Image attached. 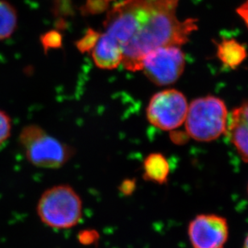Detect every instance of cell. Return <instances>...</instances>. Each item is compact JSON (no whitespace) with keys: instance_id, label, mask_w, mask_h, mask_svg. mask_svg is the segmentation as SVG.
I'll list each match as a JSON object with an SVG mask.
<instances>
[{"instance_id":"cell-1","label":"cell","mask_w":248,"mask_h":248,"mask_svg":"<svg viewBox=\"0 0 248 248\" xmlns=\"http://www.w3.org/2000/svg\"><path fill=\"white\" fill-rule=\"evenodd\" d=\"M180 0H123L108 12L104 32L119 42L122 64L140 71L144 56L163 46H182L198 29V19L180 20Z\"/></svg>"},{"instance_id":"cell-2","label":"cell","mask_w":248,"mask_h":248,"mask_svg":"<svg viewBox=\"0 0 248 248\" xmlns=\"http://www.w3.org/2000/svg\"><path fill=\"white\" fill-rule=\"evenodd\" d=\"M36 214L41 222L52 229H71L82 218V199L69 185L52 186L39 198Z\"/></svg>"},{"instance_id":"cell-3","label":"cell","mask_w":248,"mask_h":248,"mask_svg":"<svg viewBox=\"0 0 248 248\" xmlns=\"http://www.w3.org/2000/svg\"><path fill=\"white\" fill-rule=\"evenodd\" d=\"M19 141L31 165L41 169L63 167L75 154L74 148L51 136L36 124H29L20 131Z\"/></svg>"},{"instance_id":"cell-4","label":"cell","mask_w":248,"mask_h":248,"mask_svg":"<svg viewBox=\"0 0 248 248\" xmlns=\"http://www.w3.org/2000/svg\"><path fill=\"white\" fill-rule=\"evenodd\" d=\"M227 108L215 96L196 98L188 106L186 118V133L199 142H210L227 132Z\"/></svg>"},{"instance_id":"cell-5","label":"cell","mask_w":248,"mask_h":248,"mask_svg":"<svg viewBox=\"0 0 248 248\" xmlns=\"http://www.w3.org/2000/svg\"><path fill=\"white\" fill-rule=\"evenodd\" d=\"M186 58L179 46L159 47L147 53L140 71L156 86H170L175 83L184 73Z\"/></svg>"},{"instance_id":"cell-6","label":"cell","mask_w":248,"mask_h":248,"mask_svg":"<svg viewBox=\"0 0 248 248\" xmlns=\"http://www.w3.org/2000/svg\"><path fill=\"white\" fill-rule=\"evenodd\" d=\"M188 105L186 96L175 89L155 93L146 109L148 122L163 131L178 128L186 121Z\"/></svg>"},{"instance_id":"cell-7","label":"cell","mask_w":248,"mask_h":248,"mask_svg":"<svg viewBox=\"0 0 248 248\" xmlns=\"http://www.w3.org/2000/svg\"><path fill=\"white\" fill-rule=\"evenodd\" d=\"M192 248H223L229 238L227 218L215 214H201L188 225Z\"/></svg>"},{"instance_id":"cell-8","label":"cell","mask_w":248,"mask_h":248,"mask_svg":"<svg viewBox=\"0 0 248 248\" xmlns=\"http://www.w3.org/2000/svg\"><path fill=\"white\" fill-rule=\"evenodd\" d=\"M227 131L239 155L248 163V98L232 111Z\"/></svg>"},{"instance_id":"cell-9","label":"cell","mask_w":248,"mask_h":248,"mask_svg":"<svg viewBox=\"0 0 248 248\" xmlns=\"http://www.w3.org/2000/svg\"><path fill=\"white\" fill-rule=\"evenodd\" d=\"M91 56L96 66L102 69H115L122 64V47L116 40L103 31L100 33Z\"/></svg>"},{"instance_id":"cell-10","label":"cell","mask_w":248,"mask_h":248,"mask_svg":"<svg viewBox=\"0 0 248 248\" xmlns=\"http://www.w3.org/2000/svg\"><path fill=\"white\" fill-rule=\"evenodd\" d=\"M143 178L154 184H166L170 174V163L162 153H153L143 162Z\"/></svg>"},{"instance_id":"cell-11","label":"cell","mask_w":248,"mask_h":248,"mask_svg":"<svg viewBox=\"0 0 248 248\" xmlns=\"http://www.w3.org/2000/svg\"><path fill=\"white\" fill-rule=\"evenodd\" d=\"M246 48L236 40H223L217 45V56L226 66L236 69L247 58Z\"/></svg>"},{"instance_id":"cell-12","label":"cell","mask_w":248,"mask_h":248,"mask_svg":"<svg viewBox=\"0 0 248 248\" xmlns=\"http://www.w3.org/2000/svg\"><path fill=\"white\" fill-rule=\"evenodd\" d=\"M18 27L16 7L6 0H0V41L9 39Z\"/></svg>"},{"instance_id":"cell-13","label":"cell","mask_w":248,"mask_h":248,"mask_svg":"<svg viewBox=\"0 0 248 248\" xmlns=\"http://www.w3.org/2000/svg\"><path fill=\"white\" fill-rule=\"evenodd\" d=\"M100 33L93 29H88L85 35L76 42V47L81 53H91L95 46Z\"/></svg>"},{"instance_id":"cell-14","label":"cell","mask_w":248,"mask_h":248,"mask_svg":"<svg viewBox=\"0 0 248 248\" xmlns=\"http://www.w3.org/2000/svg\"><path fill=\"white\" fill-rule=\"evenodd\" d=\"M41 43L45 52L61 48L62 46V34L55 30L47 31L41 36Z\"/></svg>"},{"instance_id":"cell-15","label":"cell","mask_w":248,"mask_h":248,"mask_svg":"<svg viewBox=\"0 0 248 248\" xmlns=\"http://www.w3.org/2000/svg\"><path fill=\"white\" fill-rule=\"evenodd\" d=\"M12 130V119L7 112L0 109V146L10 138Z\"/></svg>"},{"instance_id":"cell-16","label":"cell","mask_w":248,"mask_h":248,"mask_svg":"<svg viewBox=\"0 0 248 248\" xmlns=\"http://www.w3.org/2000/svg\"><path fill=\"white\" fill-rule=\"evenodd\" d=\"M110 0H88L85 5V12L86 13L95 14L103 12L106 7H108Z\"/></svg>"},{"instance_id":"cell-17","label":"cell","mask_w":248,"mask_h":248,"mask_svg":"<svg viewBox=\"0 0 248 248\" xmlns=\"http://www.w3.org/2000/svg\"><path fill=\"white\" fill-rule=\"evenodd\" d=\"M98 239L97 232L84 231L79 235V241L83 244H92Z\"/></svg>"},{"instance_id":"cell-18","label":"cell","mask_w":248,"mask_h":248,"mask_svg":"<svg viewBox=\"0 0 248 248\" xmlns=\"http://www.w3.org/2000/svg\"><path fill=\"white\" fill-rule=\"evenodd\" d=\"M136 188V182L135 180H125L120 185V190L121 193H124V195H129L132 193Z\"/></svg>"},{"instance_id":"cell-19","label":"cell","mask_w":248,"mask_h":248,"mask_svg":"<svg viewBox=\"0 0 248 248\" xmlns=\"http://www.w3.org/2000/svg\"><path fill=\"white\" fill-rule=\"evenodd\" d=\"M237 13L244 20L248 29V0H246L243 4L237 8Z\"/></svg>"},{"instance_id":"cell-20","label":"cell","mask_w":248,"mask_h":248,"mask_svg":"<svg viewBox=\"0 0 248 248\" xmlns=\"http://www.w3.org/2000/svg\"><path fill=\"white\" fill-rule=\"evenodd\" d=\"M243 248H248V234H247L246 238L244 239V247H243Z\"/></svg>"},{"instance_id":"cell-21","label":"cell","mask_w":248,"mask_h":248,"mask_svg":"<svg viewBox=\"0 0 248 248\" xmlns=\"http://www.w3.org/2000/svg\"></svg>"}]
</instances>
